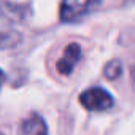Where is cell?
I'll use <instances>...</instances> for the list:
<instances>
[{"label":"cell","instance_id":"cell-1","mask_svg":"<svg viewBox=\"0 0 135 135\" xmlns=\"http://www.w3.org/2000/svg\"><path fill=\"white\" fill-rule=\"evenodd\" d=\"M100 7V0H62L60 19L64 22H76Z\"/></svg>","mask_w":135,"mask_h":135},{"label":"cell","instance_id":"cell-2","mask_svg":"<svg viewBox=\"0 0 135 135\" xmlns=\"http://www.w3.org/2000/svg\"><path fill=\"white\" fill-rule=\"evenodd\" d=\"M80 103L89 111H103L113 107V97L103 88H91L80 95Z\"/></svg>","mask_w":135,"mask_h":135},{"label":"cell","instance_id":"cell-3","mask_svg":"<svg viewBox=\"0 0 135 135\" xmlns=\"http://www.w3.org/2000/svg\"><path fill=\"white\" fill-rule=\"evenodd\" d=\"M32 8L29 3H16L11 0H0V16L10 22H22L30 18Z\"/></svg>","mask_w":135,"mask_h":135},{"label":"cell","instance_id":"cell-4","mask_svg":"<svg viewBox=\"0 0 135 135\" xmlns=\"http://www.w3.org/2000/svg\"><path fill=\"white\" fill-rule=\"evenodd\" d=\"M80 57H81V48H80V45L70 43L69 46L65 48L64 56L57 62V72L62 73V75H70L72 70L75 69L76 62L80 60Z\"/></svg>","mask_w":135,"mask_h":135},{"label":"cell","instance_id":"cell-5","mask_svg":"<svg viewBox=\"0 0 135 135\" xmlns=\"http://www.w3.org/2000/svg\"><path fill=\"white\" fill-rule=\"evenodd\" d=\"M19 135H48L46 122L43 121L41 116L32 114L30 118H27V119L21 124Z\"/></svg>","mask_w":135,"mask_h":135},{"label":"cell","instance_id":"cell-6","mask_svg":"<svg viewBox=\"0 0 135 135\" xmlns=\"http://www.w3.org/2000/svg\"><path fill=\"white\" fill-rule=\"evenodd\" d=\"M21 41V33L11 29L2 30L0 29V49H10L15 48Z\"/></svg>","mask_w":135,"mask_h":135},{"label":"cell","instance_id":"cell-7","mask_svg":"<svg viewBox=\"0 0 135 135\" xmlns=\"http://www.w3.org/2000/svg\"><path fill=\"white\" fill-rule=\"evenodd\" d=\"M103 73H105V76H107L108 80H118V78L121 76V73H122V64H121V60H118V59L110 60V62L105 65Z\"/></svg>","mask_w":135,"mask_h":135},{"label":"cell","instance_id":"cell-8","mask_svg":"<svg viewBox=\"0 0 135 135\" xmlns=\"http://www.w3.org/2000/svg\"><path fill=\"white\" fill-rule=\"evenodd\" d=\"M3 81H5V73L0 70V88H2V84H3Z\"/></svg>","mask_w":135,"mask_h":135},{"label":"cell","instance_id":"cell-9","mask_svg":"<svg viewBox=\"0 0 135 135\" xmlns=\"http://www.w3.org/2000/svg\"><path fill=\"white\" fill-rule=\"evenodd\" d=\"M0 135H3V133H0Z\"/></svg>","mask_w":135,"mask_h":135}]
</instances>
